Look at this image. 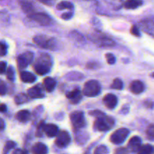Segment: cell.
<instances>
[{"mask_svg":"<svg viewBox=\"0 0 154 154\" xmlns=\"http://www.w3.org/2000/svg\"><path fill=\"white\" fill-rule=\"evenodd\" d=\"M53 66V60L48 54H42L35 60L33 69L37 75H45L49 73Z\"/></svg>","mask_w":154,"mask_h":154,"instance_id":"6da1fadb","label":"cell"},{"mask_svg":"<svg viewBox=\"0 0 154 154\" xmlns=\"http://www.w3.org/2000/svg\"><path fill=\"white\" fill-rule=\"evenodd\" d=\"M33 42L39 48L43 49L56 51L59 49L58 41L53 37L46 35H38L33 37Z\"/></svg>","mask_w":154,"mask_h":154,"instance_id":"7a4b0ae2","label":"cell"},{"mask_svg":"<svg viewBox=\"0 0 154 154\" xmlns=\"http://www.w3.org/2000/svg\"><path fill=\"white\" fill-rule=\"evenodd\" d=\"M94 122V129L99 132H107L114 127L115 121L113 117L105 114L96 118Z\"/></svg>","mask_w":154,"mask_h":154,"instance_id":"3957f363","label":"cell"},{"mask_svg":"<svg viewBox=\"0 0 154 154\" xmlns=\"http://www.w3.org/2000/svg\"><path fill=\"white\" fill-rule=\"evenodd\" d=\"M102 91L100 83L96 80H90L84 84L83 94L87 97H96Z\"/></svg>","mask_w":154,"mask_h":154,"instance_id":"277c9868","label":"cell"},{"mask_svg":"<svg viewBox=\"0 0 154 154\" xmlns=\"http://www.w3.org/2000/svg\"><path fill=\"white\" fill-rule=\"evenodd\" d=\"M90 38L93 43L99 47L109 48V47H114L116 45L115 42L112 38L104 35L101 32H96L93 33L90 35Z\"/></svg>","mask_w":154,"mask_h":154,"instance_id":"5b68a950","label":"cell"},{"mask_svg":"<svg viewBox=\"0 0 154 154\" xmlns=\"http://www.w3.org/2000/svg\"><path fill=\"white\" fill-rule=\"evenodd\" d=\"M70 120L75 131H78L86 126V120L84 112L81 111H73L70 114Z\"/></svg>","mask_w":154,"mask_h":154,"instance_id":"8992f818","label":"cell"},{"mask_svg":"<svg viewBox=\"0 0 154 154\" xmlns=\"http://www.w3.org/2000/svg\"><path fill=\"white\" fill-rule=\"evenodd\" d=\"M129 133H130V132L128 129L120 128L111 134V137H110V141L114 144H121L126 141L127 137L129 136Z\"/></svg>","mask_w":154,"mask_h":154,"instance_id":"52a82bcc","label":"cell"},{"mask_svg":"<svg viewBox=\"0 0 154 154\" xmlns=\"http://www.w3.org/2000/svg\"><path fill=\"white\" fill-rule=\"evenodd\" d=\"M28 17L42 26H49L52 23V19H51V17L47 14L43 13V12L35 11L32 14L29 15Z\"/></svg>","mask_w":154,"mask_h":154,"instance_id":"ba28073f","label":"cell"},{"mask_svg":"<svg viewBox=\"0 0 154 154\" xmlns=\"http://www.w3.org/2000/svg\"><path fill=\"white\" fill-rule=\"evenodd\" d=\"M33 60H34V54L31 51H26L20 54L18 56L17 60L18 69L20 71L23 70L29 65L32 63Z\"/></svg>","mask_w":154,"mask_h":154,"instance_id":"9c48e42d","label":"cell"},{"mask_svg":"<svg viewBox=\"0 0 154 154\" xmlns=\"http://www.w3.org/2000/svg\"><path fill=\"white\" fill-rule=\"evenodd\" d=\"M71 136L70 134L66 130H63L59 132L58 135H57V138L55 140V144L57 147H66L71 143Z\"/></svg>","mask_w":154,"mask_h":154,"instance_id":"30bf717a","label":"cell"},{"mask_svg":"<svg viewBox=\"0 0 154 154\" xmlns=\"http://www.w3.org/2000/svg\"><path fill=\"white\" fill-rule=\"evenodd\" d=\"M141 29L149 35L154 38V17H147L139 22Z\"/></svg>","mask_w":154,"mask_h":154,"instance_id":"8fae6325","label":"cell"},{"mask_svg":"<svg viewBox=\"0 0 154 154\" xmlns=\"http://www.w3.org/2000/svg\"><path fill=\"white\" fill-rule=\"evenodd\" d=\"M27 95L31 99H42L45 97V87L38 84L33 86L27 91Z\"/></svg>","mask_w":154,"mask_h":154,"instance_id":"7c38bea8","label":"cell"},{"mask_svg":"<svg viewBox=\"0 0 154 154\" xmlns=\"http://www.w3.org/2000/svg\"><path fill=\"white\" fill-rule=\"evenodd\" d=\"M103 103L108 109H114L118 103V99L115 95L112 93H108L103 98Z\"/></svg>","mask_w":154,"mask_h":154,"instance_id":"4fadbf2b","label":"cell"},{"mask_svg":"<svg viewBox=\"0 0 154 154\" xmlns=\"http://www.w3.org/2000/svg\"><path fill=\"white\" fill-rule=\"evenodd\" d=\"M141 146L142 145H141V138L138 136H133L128 143L127 149L130 152L135 153V152H138Z\"/></svg>","mask_w":154,"mask_h":154,"instance_id":"5bb4252c","label":"cell"},{"mask_svg":"<svg viewBox=\"0 0 154 154\" xmlns=\"http://www.w3.org/2000/svg\"><path fill=\"white\" fill-rule=\"evenodd\" d=\"M66 98L70 101L71 103L75 105V104L79 103L80 101L82 99V93L80 90L75 89L72 91L66 93Z\"/></svg>","mask_w":154,"mask_h":154,"instance_id":"9a60e30c","label":"cell"},{"mask_svg":"<svg viewBox=\"0 0 154 154\" xmlns=\"http://www.w3.org/2000/svg\"><path fill=\"white\" fill-rule=\"evenodd\" d=\"M129 89L130 91L134 94H141V93L144 91L145 90V86H144V83L142 81H139V80H136V81H133L130 84L129 86Z\"/></svg>","mask_w":154,"mask_h":154,"instance_id":"2e32d148","label":"cell"},{"mask_svg":"<svg viewBox=\"0 0 154 154\" xmlns=\"http://www.w3.org/2000/svg\"><path fill=\"white\" fill-rule=\"evenodd\" d=\"M59 128L57 125L53 124V123H48L45 124L44 126V132L50 138H53L58 135L59 133Z\"/></svg>","mask_w":154,"mask_h":154,"instance_id":"e0dca14e","label":"cell"},{"mask_svg":"<svg viewBox=\"0 0 154 154\" xmlns=\"http://www.w3.org/2000/svg\"><path fill=\"white\" fill-rule=\"evenodd\" d=\"M43 86L45 90L48 93H51L54 90L56 86H57V81L54 78L51 77H47L43 81Z\"/></svg>","mask_w":154,"mask_h":154,"instance_id":"ac0fdd59","label":"cell"},{"mask_svg":"<svg viewBox=\"0 0 154 154\" xmlns=\"http://www.w3.org/2000/svg\"><path fill=\"white\" fill-rule=\"evenodd\" d=\"M31 151L32 154H48V148L43 143L38 142L32 146Z\"/></svg>","mask_w":154,"mask_h":154,"instance_id":"d6986e66","label":"cell"},{"mask_svg":"<svg viewBox=\"0 0 154 154\" xmlns=\"http://www.w3.org/2000/svg\"><path fill=\"white\" fill-rule=\"evenodd\" d=\"M15 118L20 123H26L31 119V113L28 110H21L15 114Z\"/></svg>","mask_w":154,"mask_h":154,"instance_id":"ffe728a7","label":"cell"},{"mask_svg":"<svg viewBox=\"0 0 154 154\" xmlns=\"http://www.w3.org/2000/svg\"><path fill=\"white\" fill-rule=\"evenodd\" d=\"M20 5L21 8L23 11L24 13L26 14L27 16L35 12L34 7L29 2L26 1V0H21V1H20Z\"/></svg>","mask_w":154,"mask_h":154,"instance_id":"44dd1931","label":"cell"},{"mask_svg":"<svg viewBox=\"0 0 154 154\" xmlns=\"http://www.w3.org/2000/svg\"><path fill=\"white\" fill-rule=\"evenodd\" d=\"M65 78L69 81H81L84 78V75L79 72H70L66 74Z\"/></svg>","mask_w":154,"mask_h":154,"instance_id":"7402d4cb","label":"cell"},{"mask_svg":"<svg viewBox=\"0 0 154 154\" xmlns=\"http://www.w3.org/2000/svg\"><path fill=\"white\" fill-rule=\"evenodd\" d=\"M20 80L24 83H33L36 81L35 75H33L32 73L29 72H25V71H22L20 74Z\"/></svg>","mask_w":154,"mask_h":154,"instance_id":"603a6c76","label":"cell"},{"mask_svg":"<svg viewBox=\"0 0 154 154\" xmlns=\"http://www.w3.org/2000/svg\"><path fill=\"white\" fill-rule=\"evenodd\" d=\"M142 5V0H126V2L123 3V7L129 10H133L138 8Z\"/></svg>","mask_w":154,"mask_h":154,"instance_id":"cb8c5ba5","label":"cell"},{"mask_svg":"<svg viewBox=\"0 0 154 154\" xmlns=\"http://www.w3.org/2000/svg\"><path fill=\"white\" fill-rule=\"evenodd\" d=\"M57 10H69L73 11L74 5L72 2L68 1H62L57 5Z\"/></svg>","mask_w":154,"mask_h":154,"instance_id":"d4e9b609","label":"cell"},{"mask_svg":"<svg viewBox=\"0 0 154 154\" xmlns=\"http://www.w3.org/2000/svg\"><path fill=\"white\" fill-rule=\"evenodd\" d=\"M29 102V96L24 93H20L14 97V102L17 105H22Z\"/></svg>","mask_w":154,"mask_h":154,"instance_id":"484cf974","label":"cell"},{"mask_svg":"<svg viewBox=\"0 0 154 154\" xmlns=\"http://www.w3.org/2000/svg\"><path fill=\"white\" fill-rule=\"evenodd\" d=\"M69 36H70L71 39L78 42V43H83L84 42V38L78 31H72L69 33Z\"/></svg>","mask_w":154,"mask_h":154,"instance_id":"4316f807","label":"cell"},{"mask_svg":"<svg viewBox=\"0 0 154 154\" xmlns=\"http://www.w3.org/2000/svg\"><path fill=\"white\" fill-rule=\"evenodd\" d=\"M107 4L111 5L115 10H119L123 6V0H105Z\"/></svg>","mask_w":154,"mask_h":154,"instance_id":"83f0119b","label":"cell"},{"mask_svg":"<svg viewBox=\"0 0 154 154\" xmlns=\"http://www.w3.org/2000/svg\"><path fill=\"white\" fill-rule=\"evenodd\" d=\"M154 147L150 144H147L141 146L140 150H138V154H153Z\"/></svg>","mask_w":154,"mask_h":154,"instance_id":"f1b7e54d","label":"cell"},{"mask_svg":"<svg viewBox=\"0 0 154 154\" xmlns=\"http://www.w3.org/2000/svg\"><path fill=\"white\" fill-rule=\"evenodd\" d=\"M111 88L117 90H123V81H122V80L120 79V78H115V79L113 81L112 84H111Z\"/></svg>","mask_w":154,"mask_h":154,"instance_id":"f546056e","label":"cell"},{"mask_svg":"<svg viewBox=\"0 0 154 154\" xmlns=\"http://www.w3.org/2000/svg\"><path fill=\"white\" fill-rule=\"evenodd\" d=\"M6 76L8 80L11 82H13L15 79V71L12 66H9L6 71Z\"/></svg>","mask_w":154,"mask_h":154,"instance_id":"4dcf8cb0","label":"cell"},{"mask_svg":"<svg viewBox=\"0 0 154 154\" xmlns=\"http://www.w3.org/2000/svg\"><path fill=\"white\" fill-rule=\"evenodd\" d=\"M15 147H16V143H15L14 141H7V142L5 143V144L2 154H8L11 149L14 148Z\"/></svg>","mask_w":154,"mask_h":154,"instance_id":"1f68e13d","label":"cell"},{"mask_svg":"<svg viewBox=\"0 0 154 154\" xmlns=\"http://www.w3.org/2000/svg\"><path fill=\"white\" fill-rule=\"evenodd\" d=\"M94 154H109V149L105 145H99L95 150Z\"/></svg>","mask_w":154,"mask_h":154,"instance_id":"d6a6232c","label":"cell"},{"mask_svg":"<svg viewBox=\"0 0 154 154\" xmlns=\"http://www.w3.org/2000/svg\"><path fill=\"white\" fill-rule=\"evenodd\" d=\"M88 139V135L85 132H83V133H78V135H76V141L77 142L81 143V144H84L86 141Z\"/></svg>","mask_w":154,"mask_h":154,"instance_id":"836d02e7","label":"cell"},{"mask_svg":"<svg viewBox=\"0 0 154 154\" xmlns=\"http://www.w3.org/2000/svg\"><path fill=\"white\" fill-rule=\"evenodd\" d=\"M146 135L150 140H154V124L149 125L146 130Z\"/></svg>","mask_w":154,"mask_h":154,"instance_id":"e575fe53","label":"cell"},{"mask_svg":"<svg viewBox=\"0 0 154 154\" xmlns=\"http://www.w3.org/2000/svg\"><path fill=\"white\" fill-rule=\"evenodd\" d=\"M105 58H106L107 63L110 65H113L116 63V58L114 57V54H111V53H108L105 54Z\"/></svg>","mask_w":154,"mask_h":154,"instance_id":"d590c367","label":"cell"},{"mask_svg":"<svg viewBox=\"0 0 154 154\" xmlns=\"http://www.w3.org/2000/svg\"><path fill=\"white\" fill-rule=\"evenodd\" d=\"M8 47L4 42H0V57H4L7 54Z\"/></svg>","mask_w":154,"mask_h":154,"instance_id":"8d00e7d4","label":"cell"},{"mask_svg":"<svg viewBox=\"0 0 154 154\" xmlns=\"http://www.w3.org/2000/svg\"><path fill=\"white\" fill-rule=\"evenodd\" d=\"M7 93V86L5 83L0 79V96H5Z\"/></svg>","mask_w":154,"mask_h":154,"instance_id":"74e56055","label":"cell"},{"mask_svg":"<svg viewBox=\"0 0 154 154\" xmlns=\"http://www.w3.org/2000/svg\"><path fill=\"white\" fill-rule=\"evenodd\" d=\"M100 66V64H99L98 62L96 61H92V62H89V63H87L86 65V67L87 69H96Z\"/></svg>","mask_w":154,"mask_h":154,"instance_id":"f35d334b","label":"cell"},{"mask_svg":"<svg viewBox=\"0 0 154 154\" xmlns=\"http://www.w3.org/2000/svg\"><path fill=\"white\" fill-rule=\"evenodd\" d=\"M45 122L42 121L38 126L37 132H36V135L38 137H41L42 135V132H44V126H45Z\"/></svg>","mask_w":154,"mask_h":154,"instance_id":"ab89813d","label":"cell"},{"mask_svg":"<svg viewBox=\"0 0 154 154\" xmlns=\"http://www.w3.org/2000/svg\"><path fill=\"white\" fill-rule=\"evenodd\" d=\"M130 32L132 33L133 35L137 36V37H140V36H141V32H140L139 28H138L136 25L132 26V28H131Z\"/></svg>","mask_w":154,"mask_h":154,"instance_id":"60d3db41","label":"cell"},{"mask_svg":"<svg viewBox=\"0 0 154 154\" xmlns=\"http://www.w3.org/2000/svg\"><path fill=\"white\" fill-rule=\"evenodd\" d=\"M72 17H73V11H69L66 12V13H63L61 15V18L63 20H65L72 19Z\"/></svg>","mask_w":154,"mask_h":154,"instance_id":"b9f144b4","label":"cell"},{"mask_svg":"<svg viewBox=\"0 0 154 154\" xmlns=\"http://www.w3.org/2000/svg\"><path fill=\"white\" fill-rule=\"evenodd\" d=\"M0 21H2V22H8L9 16L6 12H0Z\"/></svg>","mask_w":154,"mask_h":154,"instance_id":"7bdbcfd3","label":"cell"},{"mask_svg":"<svg viewBox=\"0 0 154 154\" xmlns=\"http://www.w3.org/2000/svg\"><path fill=\"white\" fill-rule=\"evenodd\" d=\"M7 71V63L5 62H0V75L5 73Z\"/></svg>","mask_w":154,"mask_h":154,"instance_id":"ee69618b","label":"cell"},{"mask_svg":"<svg viewBox=\"0 0 154 154\" xmlns=\"http://www.w3.org/2000/svg\"><path fill=\"white\" fill-rule=\"evenodd\" d=\"M89 114H90L91 116H93V117H96V118H97V117H100V116L103 115V114H105V113L102 112V111H99V110H96V111H90Z\"/></svg>","mask_w":154,"mask_h":154,"instance_id":"f6af8a7d","label":"cell"},{"mask_svg":"<svg viewBox=\"0 0 154 154\" xmlns=\"http://www.w3.org/2000/svg\"><path fill=\"white\" fill-rule=\"evenodd\" d=\"M129 111V105H123V108L120 110V114H128Z\"/></svg>","mask_w":154,"mask_h":154,"instance_id":"bcb514c9","label":"cell"},{"mask_svg":"<svg viewBox=\"0 0 154 154\" xmlns=\"http://www.w3.org/2000/svg\"><path fill=\"white\" fill-rule=\"evenodd\" d=\"M38 1L43 3L44 5H52L55 0H38Z\"/></svg>","mask_w":154,"mask_h":154,"instance_id":"7dc6e473","label":"cell"},{"mask_svg":"<svg viewBox=\"0 0 154 154\" xmlns=\"http://www.w3.org/2000/svg\"><path fill=\"white\" fill-rule=\"evenodd\" d=\"M115 154H127V150L123 147H120L116 150Z\"/></svg>","mask_w":154,"mask_h":154,"instance_id":"c3c4849f","label":"cell"},{"mask_svg":"<svg viewBox=\"0 0 154 154\" xmlns=\"http://www.w3.org/2000/svg\"><path fill=\"white\" fill-rule=\"evenodd\" d=\"M12 154H29L27 153V151L26 150H22V149H16V150H14V152Z\"/></svg>","mask_w":154,"mask_h":154,"instance_id":"681fc988","label":"cell"},{"mask_svg":"<svg viewBox=\"0 0 154 154\" xmlns=\"http://www.w3.org/2000/svg\"><path fill=\"white\" fill-rule=\"evenodd\" d=\"M5 127V121L1 118V117H0V132L4 130Z\"/></svg>","mask_w":154,"mask_h":154,"instance_id":"f907efd6","label":"cell"},{"mask_svg":"<svg viewBox=\"0 0 154 154\" xmlns=\"http://www.w3.org/2000/svg\"><path fill=\"white\" fill-rule=\"evenodd\" d=\"M7 111V106L5 104H0V112L4 113Z\"/></svg>","mask_w":154,"mask_h":154,"instance_id":"816d5d0a","label":"cell"},{"mask_svg":"<svg viewBox=\"0 0 154 154\" xmlns=\"http://www.w3.org/2000/svg\"><path fill=\"white\" fill-rule=\"evenodd\" d=\"M83 1H87V2H96V0H83Z\"/></svg>","mask_w":154,"mask_h":154,"instance_id":"f5cc1de1","label":"cell"},{"mask_svg":"<svg viewBox=\"0 0 154 154\" xmlns=\"http://www.w3.org/2000/svg\"><path fill=\"white\" fill-rule=\"evenodd\" d=\"M151 76L153 77V78H154V72H153V73L151 74Z\"/></svg>","mask_w":154,"mask_h":154,"instance_id":"db71d44e","label":"cell"},{"mask_svg":"<svg viewBox=\"0 0 154 154\" xmlns=\"http://www.w3.org/2000/svg\"><path fill=\"white\" fill-rule=\"evenodd\" d=\"M153 154H154V149H153Z\"/></svg>","mask_w":154,"mask_h":154,"instance_id":"11a10c76","label":"cell"}]
</instances>
